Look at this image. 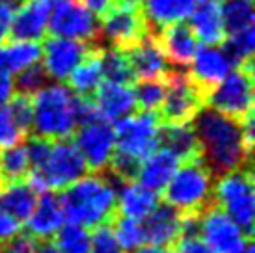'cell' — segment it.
I'll return each mask as SVG.
<instances>
[{"mask_svg":"<svg viewBox=\"0 0 255 253\" xmlns=\"http://www.w3.org/2000/svg\"><path fill=\"white\" fill-rule=\"evenodd\" d=\"M192 123L199 143V158L214 177L250 168L252 147L241 121L203 106Z\"/></svg>","mask_w":255,"mask_h":253,"instance_id":"cell-1","label":"cell"},{"mask_svg":"<svg viewBox=\"0 0 255 253\" xmlns=\"http://www.w3.org/2000/svg\"><path fill=\"white\" fill-rule=\"evenodd\" d=\"M179 164H181V160L173 153H170L168 149L158 147L155 153H151L140 164L138 175H136L138 184L158 194L168 186L173 173L177 171Z\"/></svg>","mask_w":255,"mask_h":253,"instance_id":"cell-23","label":"cell"},{"mask_svg":"<svg viewBox=\"0 0 255 253\" xmlns=\"http://www.w3.org/2000/svg\"><path fill=\"white\" fill-rule=\"evenodd\" d=\"M7 108L13 116V120L19 123L24 132H30L32 128V97L28 95H21V93H13V97L9 99Z\"/></svg>","mask_w":255,"mask_h":253,"instance_id":"cell-40","label":"cell"},{"mask_svg":"<svg viewBox=\"0 0 255 253\" xmlns=\"http://www.w3.org/2000/svg\"><path fill=\"white\" fill-rule=\"evenodd\" d=\"M233 69L235 65L231 58L220 45H203L196 50V56L192 58L186 75L199 92L207 95L209 90L220 84Z\"/></svg>","mask_w":255,"mask_h":253,"instance_id":"cell-15","label":"cell"},{"mask_svg":"<svg viewBox=\"0 0 255 253\" xmlns=\"http://www.w3.org/2000/svg\"><path fill=\"white\" fill-rule=\"evenodd\" d=\"M90 253H125V250L120 246V242L114 235L112 224L95 227V233L92 235Z\"/></svg>","mask_w":255,"mask_h":253,"instance_id":"cell-39","label":"cell"},{"mask_svg":"<svg viewBox=\"0 0 255 253\" xmlns=\"http://www.w3.org/2000/svg\"><path fill=\"white\" fill-rule=\"evenodd\" d=\"M199 239L216 253H241L252 240L214 203L199 216Z\"/></svg>","mask_w":255,"mask_h":253,"instance_id":"cell-13","label":"cell"},{"mask_svg":"<svg viewBox=\"0 0 255 253\" xmlns=\"http://www.w3.org/2000/svg\"><path fill=\"white\" fill-rule=\"evenodd\" d=\"M162 192L166 203L181 214H203L214 203V175L199 156L184 160Z\"/></svg>","mask_w":255,"mask_h":253,"instance_id":"cell-4","label":"cell"},{"mask_svg":"<svg viewBox=\"0 0 255 253\" xmlns=\"http://www.w3.org/2000/svg\"><path fill=\"white\" fill-rule=\"evenodd\" d=\"M145 242L151 246L170 248L183 237V214L168 203H158L142 222Z\"/></svg>","mask_w":255,"mask_h":253,"instance_id":"cell-20","label":"cell"},{"mask_svg":"<svg viewBox=\"0 0 255 253\" xmlns=\"http://www.w3.org/2000/svg\"><path fill=\"white\" fill-rule=\"evenodd\" d=\"M75 147L80 153L86 168L93 173L107 171L108 162L116 151V136H114L112 123L105 121L103 118L84 123L77 126L75 132Z\"/></svg>","mask_w":255,"mask_h":253,"instance_id":"cell-11","label":"cell"},{"mask_svg":"<svg viewBox=\"0 0 255 253\" xmlns=\"http://www.w3.org/2000/svg\"><path fill=\"white\" fill-rule=\"evenodd\" d=\"M95 49L97 45H90V43L64 39V37H49L45 39V45L41 49V67L50 80L64 82L75 71V67L84 62Z\"/></svg>","mask_w":255,"mask_h":253,"instance_id":"cell-14","label":"cell"},{"mask_svg":"<svg viewBox=\"0 0 255 253\" xmlns=\"http://www.w3.org/2000/svg\"><path fill=\"white\" fill-rule=\"evenodd\" d=\"M30 173V160L24 143L0 149V184L24 181Z\"/></svg>","mask_w":255,"mask_h":253,"instance_id":"cell-30","label":"cell"},{"mask_svg":"<svg viewBox=\"0 0 255 253\" xmlns=\"http://www.w3.org/2000/svg\"><path fill=\"white\" fill-rule=\"evenodd\" d=\"M175 246V252L173 253H216L214 250L207 246L203 240L192 235V237H181V239L173 244Z\"/></svg>","mask_w":255,"mask_h":253,"instance_id":"cell-42","label":"cell"},{"mask_svg":"<svg viewBox=\"0 0 255 253\" xmlns=\"http://www.w3.org/2000/svg\"><path fill=\"white\" fill-rule=\"evenodd\" d=\"M47 82H49V77H47V73L43 71L41 63L37 62V63H34V65L26 67V69H22L21 73H17V78H15V82H13V92L32 97V95L39 92L41 88H45Z\"/></svg>","mask_w":255,"mask_h":253,"instance_id":"cell-37","label":"cell"},{"mask_svg":"<svg viewBox=\"0 0 255 253\" xmlns=\"http://www.w3.org/2000/svg\"><path fill=\"white\" fill-rule=\"evenodd\" d=\"M145 35L147 26L140 9L114 6L105 17H101L97 45L103 49L107 43L110 45V49L127 50Z\"/></svg>","mask_w":255,"mask_h":253,"instance_id":"cell-12","label":"cell"},{"mask_svg":"<svg viewBox=\"0 0 255 253\" xmlns=\"http://www.w3.org/2000/svg\"><path fill=\"white\" fill-rule=\"evenodd\" d=\"M101 69H103V78L107 82H118V84H130L134 82V73L130 67L125 50L120 49H101L99 50Z\"/></svg>","mask_w":255,"mask_h":253,"instance_id":"cell-31","label":"cell"},{"mask_svg":"<svg viewBox=\"0 0 255 253\" xmlns=\"http://www.w3.org/2000/svg\"><path fill=\"white\" fill-rule=\"evenodd\" d=\"M54 237V246L60 253H90L92 233L82 225L64 224Z\"/></svg>","mask_w":255,"mask_h":253,"instance_id":"cell-33","label":"cell"},{"mask_svg":"<svg viewBox=\"0 0 255 253\" xmlns=\"http://www.w3.org/2000/svg\"><path fill=\"white\" fill-rule=\"evenodd\" d=\"M160 118L153 112L130 114L116 123V151L134 160L142 162L158 149Z\"/></svg>","mask_w":255,"mask_h":253,"instance_id":"cell-7","label":"cell"},{"mask_svg":"<svg viewBox=\"0 0 255 253\" xmlns=\"http://www.w3.org/2000/svg\"><path fill=\"white\" fill-rule=\"evenodd\" d=\"M134 78L140 80H153V78H166L171 65L164 56L155 35H145L140 41L125 50Z\"/></svg>","mask_w":255,"mask_h":253,"instance_id":"cell-17","label":"cell"},{"mask_svg":"<svg viewBox=\"0 0 255 253\" xmlns=\"http://www.w3.org/2000/svg\"><path fill=\"white\" fill-rule=\"evenodd\" d=\"M190 30L196 39L203 45H220L226 39V30L222 22L218 2L213 0H198V4L190 13Z\"/></svg>","mask_w":255,"mask_h":253,"instance_id":"cell-24","label":"cell"},{"mask_svg":"<svg viewBox=\"0 0 255 253\" xmlns=\"http://www.w3.org/2000/svg\"><path fill=\"white\" fill-rule=\"evenodd\" d=\"M78 2H80L88 11H92L97 19L105 17V15L114 7V0H78Z\"/></svg>","mask_w":255,"mask_h":253,"instance_id":"cell-44","label":"cell"},{"mask_svg":"<svg viewBox=\"0 0 255 253\" xmlns=\"http://www.w3.org/2000/svg\"><path fill=\"white\" fill-rule=\"evenodd\" d=\"M241 253H255V250H254V244H252V240H250L248 244L244 246V250H242Z\"/></svg>","mask_w":255,"mask_h":253,"instance_id":"cell-50","label":"cell"},{"mask_svg":"<svg viewBox=\"0 0 255 253\" xmlns=\"http://www.w3.org/2000/svg\"><path fill=\"white\" fill-rule=\"evenodd\" d=\"M78 97L62 82L47 84L32 95L30 132L43 140H67L78 126Z\"/></svg>","mask_w":255,"mask_h":253,"instance_id":"cell-3","label":"cell"},{"mask_svg":"<svg viewBox=\"0 0 255 253\" xmlns=\"http://www.w3.org/2000/svg\"><path fill=\"white\" fill-rule=\"evenodd\" d=\"M226 35L239 34L254 26V6L252 0H224L220 6Z\"/></svg>","mask_w":255,"mask_h":253,"instance_id":"cell-32","label":"cell"},{"mask_svg":"<svg viewBox=\"0 0 255 253\" xmlns=\"http://www.w3.org/2000/svg\"><path fill=\"white\" fill-rule=\"evenodd\" d=\"M52 0H24L13 11L9 39L11 41H41L49 32Z\"/></svg>","mask_w":255,"mask_h":253,"instance_id":"cell-16","label":"cell"},{"mask_svg":"<svg viewBox=\"0 0 255 253\" xmlns=\"http://www.w3.org/2000/svg\"><path fill=\"white\" fill-rule=\"evenodd\" d=\"M214 205L226 212L250 239L254 237L255 190L252 169H237L218 179L213 192Z\"/></svg>","mask_w":255,"mask_h":253,"instance_id":"cell-5","label":"cell"},{"mask_svg":"<svg viewBox=\"0 0 255 253\" xmlns=\"http://www.w3.org/2000/svg\"><path fill=\"white\" fill-rule=\"evenodd\" d=\"M41 58V47L34 41H7L0 45V60L4 75H17L22 69L39 62Z\"/></svg>","mask_w":255,"mask_h":253,"instance_id":"cell-29","label":"cell"},{"mask_svg":"<svg viewBox=\"0 0 255 253\" xmlns=\"http://www.w3.org/2000/svg\"><path fill=\"white\" fill-rule=\"evenodd\" d=\"M134 253H173L170 250V248H162V246H151V244H147V246H142L138 252Z\"/></svg>","mask_w":255,"mask_h":253,"instance_id":"cell-48","label":"cell"},{"mask_svg":"<svg viewBox=\"0 0 255 253\" xmlns=\"http://www.w3.org/2000/svg\"><path fill=\"white\" fill-rule=\"evenodd\" d=\"M198 0H143L142 17L149 35H158L164 28L188 19Z\"/></svg>","mask_w":255,"mask_h":253,"instance_id":"cell-19","label":"cell"},{"mask_svg":"<svg viewBox=\"0 0 255 253\" xmlns=\"http://www.w3.org/2000/svg\"><path fill=\"white\" fill-rule=\"evenodd\" d=\"M112 229L116 239L120 242V246L127 252H138L142 246H145V231H143V224L138 220L125 218L116 214L112 220Z\"/></svg>","mask_w":255,"mask_h":253,"instance_id":"cell-34","label":"cell"},{"mask_svg":"<svg viewBox=\"0 0 255 253\" xmlns=\"http://www.w3.org/2000/svg\"><path fill=\"white\" fill-rule=\"evenodd\" d=\"M67 224L86 229L112 224L118 214V190L112 179L103 173L80 177L60 194Z\"/></svg>","mask_w":255,"mask_h":253,"instance_id":"cell-2","label":"cell"},{"mask_svg":"<svg viewBox=\"0 0 255 253\" xmlns=\"http://www.w3.org/2000/svg\"><path fill=\"white\" fill-rule=\"evenodd\" d=\"M205 106L227 118L244 121L254 114V63L235 67L220 84L209 90Z\"/></svg>","mask_w":255,"mask_h":253,"instance_id":"cell-6","label":"cell"},{"mask_svg":"<svg viewBox=\"0 0 255 253\" xmlns=\"http://www.w3.org/2000/svg\"><path fill=\"white\" fill-rule=\"evenodd\" d=\"M168 92L160 106L162 125H192L196 114L205 106V95L194 86L186 71L171 67L168 77Z\"/></svg>","mask_w":255,"mask_h":253,"instance_id":"cell-8","label":"cell"},{"mask_svg":"<svg viewBox=\"0 0 255 253\" xmlns=\"http://www.w3.org/2000/svg\"><path fill=\"white\" fill-rule=\"evenodd\" d=\"M158 205V194L143 188L136 181L121 183L118 186V214L125 218L142 222L155 211Z\"/></svg>","mask_w":255,"mask_h":253,"instance_id":"cell-25","label":"cell"},{"mask_svg":"<svg viewBox=\"0 0 255 253\" xmlns=\"http://www.w3.org/2000/svg\"><path fill=\"white\" fill-rule=\"evenodd\" d=\"M93 105L103 120L108 123H118L134 112V90L130 84H118V82L103 80V84L95 92Z\"/></svg>","mask_w":255,"mask_h":253,"instance_id":"cell-21","label":"cell"},{"mask_svg":"<svg viewBox=\"0 0 255 253\" xmlns=\"http://www.w3.org/2000/svg\"><path fill=\"white\" fill-rule=\"evenodd\" d=\"M134 90L136 106L142 108V112H153L160 110L166 92H168V82L166 78H153V80H140Z\"/></svg>","mask_w":255,"mask_h":253,"instance_id":"cell-35","label":"cell"},{"mask_svg":"<svg viewBox=\"0 0 255 253\" xmlns=\"http://www.w3.org/2000/svg\"><path fill=\"white\" fill-rule=\"evenodd\" d=\"M213 2H220V0H213Z\"/></svg>","mask_w":255,"mask_h":253,"instance_id":"cell-52","label":"cell"},{"mask_svg":"<svg viewBox=\"0 0 255 253\" xmlns=\"http://www.w3.org/2000/svg\"><path fill=\"white\" fill-rule=\"evenodd\" d=\"M13 93V80L9 77H0V108L9 103Z\"/></svg>","mask_w":255,"mask_h":253,"instance_id":"cell-46","label":"cell"},{"mask_svg":"<svg viewBox=\"0 0 255 253\" xmlns=\"http://www.w3.org/2000/svg\"><path fill=\"white\" fill-rule=\"evenodd\" d=\"M36 250L37 240H34L28 235H19L2 246V253H36Z\"/></svg>","mask_w":255,"mask_h":253,"instance_id":"cell-43","label":"cell"},{"mask_svg":"<svg viewBox=\"0 0 255 253\" xmlns=\"http://www.w3.org/2000/svg\"><path fill=\"white\" fill-rule=\"evenodd\" d=\"M99 50L101 47L93 50L84 62L77 65L75 71L67 77L69 80V90H71L77 97L82 99H92L97 92V88L103 84V69H101V60H99Z\"/></svg>","mask_w":255,"mask_h":253,"instance_id":"cell-28","label":"cell"},{"mask_svg":"<svg viewBox=\"0 0 255 253\" xmlns=\"http://www.w3.org/2000/svg\"><path fill=\"white\" fill-rule=\"evenodd\" d=\"M86 171V162L82 160L75 143L69 140L52 141L45 162L37 169H30V173L43 183L45 190L50 192L67 188L80 177H84Z\"/></svg>","mask_w":255,"mask_h":253,"instance_id":"cell-9","label":"cell"},{"mask_svg":"<svg viewBox=\"0 0 255 253\" xmlns=\"http://www.w3.org/2000/svg\"><path fill=\"white\" fill-rule=\"evenodd\" d=\"M22 224L17 218H13L11 214L0 211V244L4 246L9 240H13L15 237L21 235Z\"/></svg>","mask_w":255,"mask_h":253,"instance_id":"cell-41","label":"cell"},{"mask_svg":"<svg viewBox=\"0 0 255 253\" xmlns=\"http://www.w3.org/2000/svg\"><path fill=\"white\" fill-rule=\"evenodd\" d=\"M36 253H60V252L56 250L52 240H39V242H37Z\"/></svg>","mask_w":255,"mask_h":253,"instance_id":"cell-47","label":"cell"},{"mask_svg":"<svg viewBox=\"0 0 255 253\" xmlns=\"http://www.w3.org/2000/svg\"><path fill=\"white\" fill-rule=\"evenodd\" d=\"M37 201V194L26 181L0 184V211L11 214L19 222H26Z\"/></svg>","mask_w":255,"mask_h":253,"instance_id":"cell-27","label":"cell"},{"mask_svg":"<svg viewBox=\"0 0 255 253\" xmlns=\"http://www.w3.org/2000/svg\"><path fill=\"white\" fill-rule=\"evenodd\" d=\"M26 136H28V132H24L19 126V123L13 120L7 105L2 106L0 108V149L19 145L26 140Z\"/></svg>","mask_w":255,"mask_h":253,"instance_id":"cell-38","label":"cell"},{"mask_svg":"<svg viewBox=\"0 0 255 253\" xmlns=\"http://www.w3.org/2000/svg\"><path fill=\"white\" fill-rule=\"evenodd\" d=\"M158 147L168 149L181 162L199 156V143L192 125H162L158 134Z\"/></svg>","mask_w":255,"mask_h":253,"instance_id":"cell-26","label":"cell"},{"mask_svg":"<svg viewBox=\"0 0 255 253\" xmlns=\"http://www.w3.org/2000/svg\"><path fill=\"white\" fill-rule=\"evenodd\" d=\"M99 22L101 19L88 11L78 0H56L50 7L49 32L52 37L97 45Z\"/></svg>","mask_w":255,"mask_h":253,"instance_id":"cell-10","label":"cell"},{"mask_svg":"<svg viewBox=\"0 0 255 253\" xmlns=\"http://www.w3.org/2000/svg\"><path fill=\"white\" fill-rule=\"evenodd\" d=\"M64 209L60 196L54 192H43L36 201V207L26 220L28 237L34 240H50L64 225Z\"/></svg>","mask_w":255,"mask_h":253,"instance_id":"cell-18","label":"cell"},{"mask_svg":"<svg viewBox=\"0 0 255 253\" xmlns=\"http://www.w3.org/2000/svg\"><path fill=\"white\" fill-rule=\"evenodd\" d=\"M143 0H114V6L118 7H130V9H138L142 6Z\"/></svg>","mask_w":255,"mask_h":253,"instance_id":"cell-49","label":"cell"},{"mask_svg":"<svg viewBox=\"0 0 255 253\" xmlns=\"http://www.w3.org/2000/svg\"><path fill=\"white\" fill-rule=\"evenodd\" d=\"M222 43H224L222 49L226 50V54L231 58V62H233L235 67H241L244 63L252 62L254 47H255L254 26L248 30H242L239 34L226 35V39Z\"/></svg>","mask_w":255,"mask_h":253,"instance_id":"cell-36","label":"cell"},{"mask_svg":"<svg viewBox=\"0 0 255 253\" xmlns=\"http://www.w3.org/2000/svg\"><path fill=\"white\" fill-rule=\"evenodd\" d=\"M155 37L158 39V45L171 67L183 69L190 65L192 58L196 56L198 50V39L188 24L184 22L171 24Z\"/></svg>","mask_w":255,"mask_h":253,"instance_id":"cell-22","label":"cell"},{"mask_svg":"<svg viewBox=\"0 0 255 253\" xmlns=\"http://www.w3.org/2000/svg\"><path fill=\"white\" fill-rule=\"evenodd\" d=\"M0 253H2V244H0Z\"/></svg>","mask_w":255,"mask_h":253,"instance_id":"cell-51","label":"cell"},{"mask_svg":"<svg viewBox=\"0 0 255 253\" xmlns=\"http://www.w3.org/2000/svg\"><path fill=\"white\" fill-rule=\"evenodd\" d=\"M11 19H13V9L4 6V4H0V45L6 43L7 35H9Z\"/></svg>","mask_w":255,"mask_h":253,"instance_id":"cell-45","label":"cell"}]
</instances>
